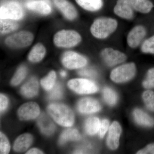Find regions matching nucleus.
<instances>
[{
	"label": "nucleus",
	"mask_w": 154,
	"mask_h": 154,
	"mask_svg": "<svg viewBox=\"0 0 154 154\" xmlns=\"http://www.w3.org/2000/svg\"><path fill=\"white\" fill-rule=\"evenodd\" d=\"M122 132L121 126L117 122H113L109 128L107 144L111 149H116L119 145V140Z\"/></svg>",
	"instance_id": "nucleus-13"
},
{
	"label": "nucleus",
	"mask_w": 154,
	"mask_h": 154,
	"mask_svg": "<svg viewBox=\"0 0 154 154\" xmlns=\"http://www.w3.org/2000/svg\"><path fill=\"white\" fill-rule=\"evenodd\" d=\"M133 114L135 120L139 124L148 127L154 126V119L143 110L135 109Z\"/></svg>",
	"instance_id": "nucleus-20"
},
{
	"label": "nucleus",
	"mask_w": 154,
	"mask_h": 154,
	"mask_svg": "<svg viewBox=\"0 0 154 154\" xmlns=\"http://www.w3.org/2000/svg\"><path fill=\"white\" fill-rule=\"evenodd\" d=\"M27 154H43V152L38 149L33 148L30 149L27 153Z\"/></svg>",
	"instance_id": "nucleus-39"
},
{
	"label": "nucleus",
	"mask_w": 154,
	"mask_h": 154,
	"mask_svg": "<svg viewBox=\"0 0 154 154\" xmlns=\"http://www.w3.org/2000/svg\"><path fill=\"white\" fill-rule=\"evenodd\" d=\"M109 126V122L107 119H104V120H102V122H101L100 128L99 130L100 137L102 138L104 137L108 129Z\"/></svg>",
	"instance_id": "nucleus-35"
},
{
	"label": "nucleus",
	"mask_w": 154,
	"mask_h": 154,
	"mask_svg": "<svg viewBox=\"0 0 154 154\" xmlns=\"http://www.w3.org/2000/svg\"><path fill=\"white\" fill-rule=\"evenodd\" d=\"M78 108L81 113H91L99 111L101 109V106L96 99L85 98L81 99L79 102Z\"/></svg>",
	"instance_id": "nucleus-14"
},
{
	"label": "nucleus",
	"mask_w": 154,
	"mask_h": 154,
	"mask_svg": "<svg viewBox=\"0 0 154 154\" xmlns=\"http://www.w3.org/2000/svg\"><path fill=\"white\" fill-rule=\"evenodd\" d=\"M81 137V135L77 129L69 128L65 130L61 135L59 143L63 145L68 140H79Z\"/></svg>",
	"instance_id": "nucleus-24"
},
{
	"label": "nucleus",
	"mask_w": 154,
	"mask_h": 154,
	"mask_svg": "<svg viewBox=\"0 0 154 154\" xmlns=\"http://www.w3.org/2000/svg\"><path fill=\"white\" fill-rule=\"evenodd\" d=\"M40 113L39 106L34 102L23 104L18 110V116L21 120H28L38 117Z\"/></svg>",
	"instance_id": "nucleus-10"
},
{
	"label": "nucleus",
	"mask_w": 154,
	"mask_h": 154,
	"mask_svg": "<svg viewBox=\"0 0 154 154\" xmlns=\"http://www.w3.org/2000/svg\"><path fill=\"white\" fill-rule=\"evenodd\" d=\"M60 74L61 76L63 77H65L66 75V72L64 71H62L61 72Z\"/></svg>",
	"instance_id": "nucleus-40"
},
{
	"label": "nucleus",
	"mask_w": 154,
	"mask_h": 154,
	"mask_svg": "<svg viewBox=\"0 0 154 154\" xmlns=\"http://www.w3.org/2000/svg\"><path fill=\"white\" fill-rule=\"evenodd\" d=\"M143 87L147 89L154 88V68L149 70L146 79L143 83Z\"/></svg>",
	"instance_id": "nucleus-33"
},
{
	"label": "nucleus",
	"mask_w": 154,
	"mask_h": 154,
	"mask_svg": "<svg viewBox=\"0 0 154 154\" xmlns=\"http://www.w3.org/2000/svg\"><path fill=\"white\" fill-rule=\"evenodd\" d=\"M101 55L105 63L110 66L122 63L127 59L126 55L123 52L111 48H107L103 49Z\"/></svg>",
	"instance_id": "nucleus-9"
},
{
	"label": "nucleus",
	"mask_w": 154,
	"mask_h": 154,
	"mask_svg": "<svg viewBox=\"0 0 154 154\" xmlns=\"http://www.w3.org/2000/svg\"><path fill=\"white\" fill-rule=\"evenodd\" d=\"M69 88L78 94H94L98 91L96 84L90 80L83 79L71 80L68 84Z\"/></svg>",
	"instance_id": "nucleus-6"
},
{
	"label": "nucleus",
	"mask_w": 154,
	"mask_h": 154,
	"mask_svg": "<svg viewBox=\"0 0 154 154\" xmlns=\"http://www.w3.org/2000/svg\"><path fill=\"white\" fill-rule=\"evenodd\" d=\"M46 50L43 45L38 43L32 48L28 55L29 60L32 62L40 61L45 55Z\"/></svg>",
	"instance_id": "nucleus-21"
},
{
	"label": "nucleus",
	"mask_w": 154,
	"mask_h": 154,
	"mask_svg": "<svg viewBox=\"0 0 154 154\" xmlns=\"http://www.w3.org/2000/svg\"><path fill=\"white\" fill-rule=\"evenodd\" d=\"M82 40L78 32L74 30H62L56 33L54 37V42L59 47L70 48L75 46Z\"/></svg>",
	"instance_id": "nucleus-3"
},
{
	"label": "nucleus",
	"mask_w": 154,
	"mask_h": 154,
	"mask_svg": "<svg viewBox=\"0 0 154 154\" xmlns=\"http://www.w3.org/2000/svg\"><path fill=\"white\" fill-rule=\"evenodd\" d=\"M79 74L83 76L88 77H95L97 73L94 70L90 69H83L78 72Z\"/></svg>",
	"instance_id": "nucleus-36"
},
{
	"label": "nucleus",
	"mask_w": 154,
	"mask_h": 154,
	"mask_svg": "<svg viewBox=\"0 0 154 154\" xmlns=\"http://www.w3.org/2000/svg\"><path fill=\"white\" fill-rule=\"evenodd\" d=\"M118 26L115 19L110 18H102L96 19L91 26L92 35L96 38L104 39L113 33Z\"/></svg>",
	"instance_id": "nucleus-2"
},
{
	"label": "nucleus",
	"mask_w": 154,
	"mask_h": 154,
	"mask_svg": "<svg viewBox=\"0 0 154 154\" xmlns=\"http://www.w3.org/2000/svg\"><path fill=\"white\" fill-rule=\"evenodd\" d=\"M143 99L148 109L154 112V92L147 91L144 92Z\"/></svg>",
	"instance_id": "nucleus-30"
},
{
	"label": "nucleus",
	"mask_w": 154,
	"mask_h": 154,
	"mask_svg": "<svg viewBox=\"0 0 154 154\" xmlns=\"http://www.w3.org/2000/svg\"><path fill=\"white\" fill-rule=\"evenodd\" d=\"M24 14L22 6L16 1H8L3 3L1 6V19L19 20L22 19Z\"/></svg>",
	"instance_id": "nucleus-5"
},
{
	"label": "nucleus",
	"mask_w": 154,
	"mask_h": 154,
	"mask_svg": "<svg viewBox=\"0 0 154 154\" xmlns=\"http://www.w3.org/2000/svg\"><path fill=\"white\" fill-rule=\"evenodd\" d=\"M54 5L67 19L72 20L76 18L77 12L72 5L66 0H54Z\"/></svg>",
	"instance_id": "nucleus-15"
},
{
	"label": "nucleus",
	"mask_w": 154,
	"mask_h": 154,
	"mask_svg": "<svg viewBox=\"0 0 154 154\" xmlns=\"http://www.w3.org/2000/svg\"><path fill=\"white\" fill-rule=\"evenodd\" d=\"M141 49L145 53L154 54V35L144 42Z\"/></svg>",
	"instance_id": "nucleus-31"
},
{
	"label": "nucleus",
	"mask_w": 154,
	"mask_h": 154,
	"mask_svg": "<svg viewBox=\"0 0 154 154\" xmlns=\"http://www.w3.org/2000/svg\"><path fill=\"white\" fill-rule=\"evenodd\" d=\"M62 62L64 66L70 69L81 68L85 66L88 63L85 57L71 51H67L64 54Z\"/></svg>",
	"instance_id": "nucleus-8"
},
{
	"label": "nucleus",
	"mask_w": 154,
	"mask_h": 154,
	"mask_svg": "<svg viewBox=\"0 0 154 154\" xmlns=\"http://www.w3.org/2000/svg\"><path fill=\"white\" fill-rule=\"evenodd\" d=\"M11 149V146L8 138L2 132L0 133V153L8 154Z\"/></svg>",
	"instance_id": "nucleus-32"
},
{
	"label": "nucleus",
	"mask_w": 154,
	"mask_h": 154,
	"mask_svg": "<svg viewBox=\"0 0 154 154\" xmlns=\"http://www.w3.org/2000/svg\"><path fill=\"white\" fill-rule=\"evenodd\" d=\"M19 27L16 20L8 19H1L0 30L1 33L5 34L17 30Z\"/></svg>",
	"instance_id": "nucleus-25"
},
{
	"label": "nucleus",
	"mask_w": 154,
	"mask_h": 154,
	"mask_svg": "<svg viewBox=\"0 0 154 154\" xmlns=\"http://www.w3.org/2000/svg\"><path fill=\"white\" fill-rule=\"evenodd\" d=\"M103 96L105 101L110 105H115L117 102V96L116 93L109 88H104L103 91Z\"/></svg>",
	"instance_id": "nucleus-28"
},
{
	"label": "nucleus",
	"mask_w": 154,
	"mask_h": 154,
	"mask_svg": "<svg viewBox=\"0 0 154 154\" xmlns=\"http://www.w3.org/2000/svg\"><path fill=\"white\" fill-rule=\"evenodd\" d=\"M8 105V100L5 96L1 94L0 95V110L1 113L7 109Z\"/></svg>",
	"instance_id": "nucleus-37"
},
{
	"label": "nucleus",
	"mask_w": 154,
	"mask_h": 154,
	"mask_svg": "<svg viewBox=\"0 0 154 154\" xmlns=\"http://www.w3.org/2000/svg\"><path fill=\"white\" fill-rule=\"evenodd\" d=\"M48 112L58 124L62 126L70 127L74 122V115L71 109L66 105L52 104L47 108Z\"/></svg>",
	"instance_id": "nucleus-1"
},
{
	"label": "nucleus",
	"mask_w": 154,
	"mask_h": 154,
	"mask_svg": "<svg viewBox=\"0 0 154 154\" xmlns=\"http://www.w3.org/2000/svg\"><path fill=\"white\" fill-rule=\"evenodd\" d=\"M56 79V75L55 72L52 71L49 72L47 76L42 79V86L45 90H51L55 85Z\"/></svg>",
	"instance_id": "nucleus-27"
},
{
	"label": "nucleus",
	"mask_w": 154,
	"mask_h": 154,
	"mask_svg": "<svg viewBox=\"0 0 154 154\" xmlns=\"http://www.w3.org/2000/svg\"><path fill=\"white\" fill-rule=\"evenodd\" d=\"M133 9L130 0H118L114 12L119 17L129 20L133 17Z\"/></svg>",
	"instance_id": "nucleus-12"
},
{
	"label": "nucleus",
	"mask_w": 154,
	"mask_h": 154,
	"mask_svg": "<svg viewBox=\"0 0 154 154\" xmlns=\"http://www.w3.org/2000/svg\"><path fill=\"white\" fill-rule=\"evenodd\" d=\"M38 91V81L35 78H32L21 88V92L23 96L27 98H32L36 96Z\"/></svg>",
	"instance_id": "nucleus-17"
},
{
	"label": "nucleus",
	"mask_w": 154,
	"mask_h": 154,
	"mask_svg": "<svg viewBox=\"0 0 154 154\" xmlns=\"http://www.w3.org/2000/svg\"><path fill=\"white\" fill-rule=\"evenodd\" d=\"M33 140V137L29 134L21 135L14 143V150L17 152L25 151L32 144Z\"/></svg>",
	"instance_id": "nucleus-18"
},
{
	"label": "nucleus",
	"mask_w": 154,
	"mask_h": 154,
	"mask_svg": "<svg viewBox=\"0 0 154 154\" xmlns=\"http://www.w3.org/2000/svg\"><path fill=\"white\" fill-rule=\"evenodd\" d=\"M136 67L133 63L124 64L111 72L110 79L116 83H123L131 79L135 75Z\"/></svg>",
	"instance_id": "nucleus-4"
},
{
	"label": "nucleus",
	"mask_w": 154,
	"mask_h": 154,
	"mask_svg": "<svg viewBox=\"0 0 154 154\" xmlns=\"http://www.w3.org/2000/svg\"><path fill=\"white\" fill-rule=\"evenodd\" d=\"M134 10L143 14H147L153 8V5L149 0H130Z\"/></svg>",
	"instance_id": "nucleus-22"
},
{
	"label": "nucleus",
	"mask_w": 154,
	"mask_h": 154,
	"mask_svg": "<svg viewBox=\"0 0 154 154\" xmlns=\"http://www.w3.org/2000/svg\"><path fill=\"white\" fill-rule=\"evenodd\" d=\"M27 8L42 15H48L51 11L49 4L44 1L33 0L29 1L26 4Z\"/></svg>",
	"instance_id": "nucleus-16"
},
{
	"label": "nucleus",
	"mask_w": 154,
	"mask_h": 154,
	"mask_svg": "<svg viewBox=\"0 0 154 154\" xmlns=\"http://www.w3.org/2000/svg\"><path fill=\"white\" fill-rule=\"evenodd\" d=\"M33 36L28 31H21L8 36L5 40L9 47L20 48L30 45L33 41Z\"/></svg>",
	"instance_id": "nucleus-7"
},
{
	"label": "nucleus",
	"mask_w": 154,
	"mask_h": 154,
	"mask_svg": "<svg viewBox=\"0 0 154 154\" xmlns=\"http://www.w3.org/2000/svg\"><path fill=\"white\" fill-rule=\"evenodd\" d=\"M146 34L145 28L142 25L135 26L130 31L127 38L128 45L131 48H135L139 46Z\"/></svg>",
	"instance_id": "nucleus-11"
},
{
	"label": "nucleus",
	"mask_w": 154,
	"mask_h": 154,
	"mask_svg": "<svg viewBox=\"0 0 154 154\" xmlns=\"http://www.w3.org/2000/svg\"><path fill=\"white\" fill-rule=\"evenodd\" d=\"M62 87L59 84H57L54 86L50 92L49 98L53 100L59 99L62 96Z\"/></svg>",
	"instance_id": "nucleus-34"
},
{
	"label": "nucleus",
	"mask_w": 154,
	"mask_h": 154,
	"mask_svg": "<svg viewBox=\"0 0 154 154\" xmlns=\"http://www.w3.org/2000/svg\"><path fill=\"white\" fill-rule=\"evenodd\" d=\"M38 124L41 131L47 135L52 134L55 129V126L49 117L42 113L38 119Z\"/></svg>",
	"instance_id": "nucleus-19"
},
{
	"label": "nucleus",
	"mask_w": 154,
	"mask_h": 154,
	"mask_svg": "<svg viewBox=\"0 0 154 154\" xmlns=\"http://www.w3.org/2000/svg\"><path fill=\"white\" fill-rule=\"evenodd\" d=\"M74 153L75 154H82L83 153L81 151L77 150L76 151L74 152Z\"/></svg>",
	"instance_id": "nucleus-41"
},
{
	"label": "nucleus",
	"mask_w": 154,
	"mask_h": 154,
	"mask_svg": "<svg viewBox=\"0 0 154 154\" xmlns=\"http://www.w3.org/2000/svg\"><path fill=\"white\" fill-rule=\"evenodd\" d=\"M101 122L97 117H91L87 119L85 124V128L88 134L93 135L99 131Z\"/></svg>",
	"instance_id": "nucleus-26"
},
{
	"label": "nucleus",
	"mask_w": 154,
	"mask_h": 154,
	"mask_svg": "<svg viewBox=\"0 0 154 154\" xmlns=\"http://www.w3.org/2000/svg\"><path fill=\"white\" fill-rule=\"evenodd\" d=\"M137 154H154V143L150 144L146 148L140 150L137 152Z\"/></svg>",
	"instance_id": "nucleus-38"
},
{
	"label": "nucleus",
	"mask_w": 154,
	"mask_h": 154,
	"mask_svg": "<svg viewBox=\"0 0 154 154\" xmlns=\"http://www.w3.org/2000/svg\"><path fill=\"white\" fill-rule=\"evenodd\" d=\"M27 68L26 67L22 66L17 70L11 81V84L14 86L19 85L24 80L27 74Z\"/></svg>",
	"instance_id": "nucleus-29"
},
{
	"label": "nucleus",
	"mask_w": 154,
	"mask_h": 154,
	"mask_svg": "<svg viewBox=\"0 0 154 154\" xmlns=\"http://www.w3.org/2000/svg\"><path fill=\"white\" fill-rule=\"evenodd\" d=\"M76 2L83 8L90 11H99L103 5L102 0H76Z\"/></svg>",
	"instance_id": "nucleus-23"
}]
</instances>
